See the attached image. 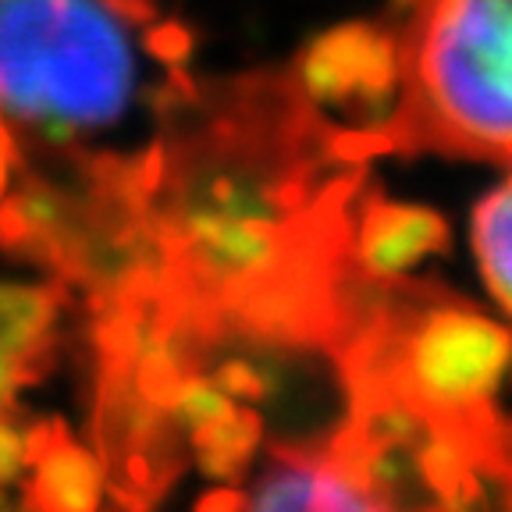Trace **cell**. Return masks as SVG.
<instances>
[{
	"label": "cell",
	"instance_id": "6da1fadb",
	"mask_svg": "<svg viewBox=\"0 0 512 512\" xmlns=\"http://www.w3.org/2000/svg\"><path fill=\"white\" fill-rule=\"evenodd\" d=\"M338 125L292 75L214 96L192 132L160 146L146 203L168 299L210 345L331 352L356 288L352 228L367 164L335 153Z\"/></svg>",
	"mask_w": 512,
	"mask_h": 512
},
{
	"label": "cell",
	"instance_id": "7a4b0ae2",
	"mask_svg": "<svg viewBox=\"0 0 512 512\" xmlns=\"http://www.w3.org/2000/svg\"><path fill=\"white\" fill-rule=\"evenodd\" d=\"M345 388L381 384L452 431L488 477L505 463L498 381L512 360V331L473 303L424 281L363 274L342 335L331 345Z\"/></svg>",
	"mask_w": 512,
	"mask_h": 512
},
{
	"label": "cell",
	"instance_id": "3957f363",
	"mask_svg": "<svg viewBox=\"0 0 512 512\" xmlns=\"http://www.w3.org/2000/svg\"><path fill=\"white\" fill-rule=\"evenodd\" d=\"M399 50L395 150L512 164V0H416Z\"/></svg>",
	"mask_w": 512,
	"mask_h": 512
},
{
	"label": "cell",
	"instance_id": "277c9868",
	"mask_svg": "<svg viewBox=\"0 0 512 512\" xmlns=\"http://www.w3.org/2000/svg\"><path fill=\"white\" fill-rule=\"evenodd\" d=\"M136 64L107 0H0V107L47 136L125 114Z\"/></svg>",
	"mask_w": 512,
	"mask_h": 512
},
{
	"label": "cell",
	"instance_id": "5b68a950",
	"mask_svg": "<svg viewBox=\"0 0 512 512\" xmlns=\"http://www.w3.org/2000/svg\"><path fill=\"white\" fill-rule=\"evenodd\" d=\"M89 431L121 512H150L185 466L178 416L139 392L125 360H100Z\"/></svg>",
	"mask_w": 512,
	"mask_h": 512
},
{
	"label": "cell",
	"instance_id": "8992f818",
	"mask_svg": "<svg viewBox=\"0 0 512 512\" xmlns=\"http://www.w3.org/2000/svg\"><path fill=\"white\" fill-rule=\"evenodd\" d=\"M292 79L324 118L338 114L342 125L384 128L402 86L399 32L370 22L335 25L303 50Z\"/></svg>",
	"mask_w": 512,
	"mask_h": 512
},
{
	"label": "cell",
	"instance_id": "52a82bcc",
	"mask_svg": "<svg viewBox=\"0 0 512 512\" xmlns=\"http://www.w3.org/2000/svg\"><path fill=\"white\" fill-rule=\"evenodd\" d=\"M448 246V221L438 210L363 192L352 228V264L360 274L374 281H399L427 256H445Z\"/></svg>",
	"mask_w": 512,
	"mask_h": 512
},
{
	"label": "cell",
	"instance_id": "ba28073f",
	"mask_svg": "<svg viewBox=\"0 0 512 512\" xmlns=\"http://www.w3.org/2000/svg\"><path fill=\"white\" fill-rule=\"evenodd\" d=\"M278 470L264 480L256 512H384L349 477L320 463L310 445H281L274 441Z\"/></svg>",
	"mask_w": 512,
	"mask_h": 512
},
{
	"label": "cell",
	"instance_id": "9c48e42d",
	"mask_svg": "<svg viewBox=\"0 0 512 512\" xmlns=\"http://www.w3.org/2000/svg\"><path fill=\"white\" fill-rule=\"evenodd\" d=\"M64 285H0V352L15 363L18 384L54 367V324Z\"/></svg>",
	"mask_w": 512,
	"mask_h": 512
},
{
	"label": "cell",
	"instance_id": "30bf717a",
	"mask_svg": "<svg viewBox=\"0 0 512 512\" xmlns=\"http://www.w3.org/2000/svg\"><path fill=\"white\" fill-rule=\"evenodd\" d=\"M104 466L89 448L64 438L36 463V480L25 491L29 512H100Z\"/></svg>",
	"mask_w": 512,
	"mask_h": 512
},
{
	"label": "cell",
	"instance_id": "8fae6325",
	"mask_svg": "<svg viewBox=\"0 0 512 512\" xmlns=\"http://www.w3.org/2000/svg\"><path fill=\"white\" fill-rule=\"evenodd\" d=\"M473 253L491 296L512 313V175L473 210Z\"/></svg>",
	"mask_w": 512,
	"mask_h": 512
},
{
	"label": "cell",
	"instance_id": "7c38bea8",
	"mask_svg": "<svg viewBox=\"0 0 512 512\" xmlns=\"http://www.w3.org/2000/svg\"><path fill=\"white\" fill-rule=\"evenodd\" d=\"M264 424L253 409H235L232 416L203 424L192 431V448H196V463L207 477L235 484L246 473L256 445H260Z\"/></svg>",
	"mask_w": 512,
	"mask_h": 512
},
{
	"label": "cell",
	"instance_id": "4fadbf2b",
	"mask_svg": "<svg viewBox=\"0 0 512 512\" xmlns=\"http://www.w3.org/2000/svg\"><path fill=\"white\" fill-rule=\"evenodd\" d=\"M235 409L239 406L232 402V395L200 374L185 377L182 392H178V402H175L178 424L189 427V431H196V427H203V424H214V420H224V416H232Z\"/></svg>",
	"mask_w": 512,
	"mask_h": 512
},
{
	"label": "cell",
	"instance_id": "5bb4252c",
	"mask_svg": "<svg viewBox=\"0 0 512 512\" xmlns=\"http://www.w3.org/2000/svg\"><path fill=\"white\" fill-rule=\"evenodd\" d=\"M214 384L224 388L232 399H249V402H264L274 399L281 388V374L271 363H249V360H224L214 370Z\"/></svg>",
	"mask_w": 512,
	"mask_h": 512
},
{
	"label": "cell",
	"instance_id": "9a60e30c",
	"mask_svg": "<svg viewBox=\"0 0 512 512\" xmlns=\"http://www.w3.org/2000/svg\"><path fill=\"white\" fill-rule=\"evenodd\" d=\"M22 466H25V438L11 424V409H0V484H11L22 473Z\"/></svg>",
	"mask_w": 512,
	"mask_h": 512
},
{
	"label": "cell",
	"instance_id": "2e32d148",
	"mask_svg": "<svg viewBox=\"0 0 512 512\" xmlns=\"http://www.w3.org/2000/svg\"><path fill=\"white\" fill-rule=\"evenodd\" d=\"M68 434V424L64 420H36L25 434V463H40L50 448H57Z\"/></svg>",
	"mask_w": 512,
	"mask_h": 512
},
{
	"label": "cell",
	"instance_id": "e0dca14e",
	"mask_svg": "<svg viewBox=\"0 0 512 512\" xmlns=\"http://www.w3.org/2000/svg\"><path fill=\"white\" fill-rule=\"evenodd\" d=\"M146 43H150V50L160 61H171V64L185 61V54H189V47H192L189 32H185L182 25H160V29L150 32Z\"/></svg>",
	"mask_w": 512,
	"mask_h": 512
},
{
	"label": "cell",
	"instance_id": "ac0fdd59",
	"mask_svg": "<svg viewBox=\"0 0 512 512\" xmlns=\"http://www.w3.org/2000/svg\"><path fill=\"white\" fill-rule=\"evenodd\" d=\"M196 512H249V498L235 488H214L196 502Z\"/></svg>",
	"mask_w": 512,
	"mask_h": 512
},
{
	"label": "cell",
	"instance_id": "d6986e66",
	"mask_svg": "<svg viewBox=\"0 0 512 512\" xmlns=\"http://www.w3.org/2000/svg\"><path fill=\"white\" fill-rule=\"evenodd\" d=\"M11 168H15V139H11L8 125L0 121V200L8 196Z\"/></svg>",
	"mask_w": 512,
	"mask_h": 512
},
{
	"label": "cell",
	"instance_id": "ffe728a7",
	"mask_svg": "<svg viewBox=\"0 0 512 512\" xmlns=\"http://www.w3.org/2000/svg\"><path fill=\"white\" fill-rule=\"evenodd\" d=\"M15 388H22V384H18V377H15V363L0 352V409H11Z\"/></svg>",
	"mask_w": 512,
	"mask_h": 512
},
{
	"label": "cell",
	"instance_id": "44dd1931",
	"mask_svg": "<svg viewBox=\"0 0 512 512\" xmlns=\"http://www.w3.org/2000/svg\"><path fill=\"white\" fill-rule=\"evenodd\" d=\"M509 363H512V360H509ZM509 374H512V370H509Z\"/></svg>",
	"mask_w": 512,
	"mask_h": 512
},
{
	"label": "cell",
	"instance_id": "7402d4cb",
	"mask_svg": "<svg viewBox=\"0 0 512 512\" xmlns=\"http://www.w3.org/2000/svg\"><path fill=\"white\" fill-rule=\"evenodd\" d=\"M413 4H416V0H413Z\"/></svg>",
	"mask_w": 512,
	"mask_h": 512
}]
</instances>
